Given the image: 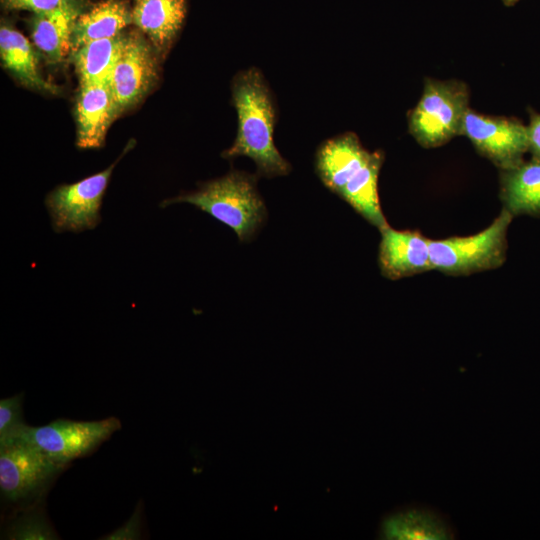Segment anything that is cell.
I'll use <instances>...</instances> for the list:
<instances>
[{
	"instance_id": "1",
	"label": "cell",
	"mask_w": 540,
	"mask_h": 540,
	"mask_svg": "<svg viewBox=\"0 0 540 540\" xmlns=\"http://www.w3.org/2000/svg\"><path fill=\"white\" fill-rule=\"evenodd\" d=\"M232 100L238 116L237 135L222 157H249L256 164L258 177L287 175L291 165L273 141L276 110L272 94L257 68L241 71L234 77Z\"/></svg>"
},
{
	"instance_id": "2",
	"label": "cell",
	"mask_w": 540,
	"mask_h": 540,
	"mask_svg": "<svg viewBox=\"0 0 540 540\" xmlns=\"http://www.w3.org/2000/svg\"><path fill=\"white\" fill-rule=\"evenodd\" d=\"M257 174L233 170L203 183L192 193L164 200L160 206L187 202L230 227L242 242L249 241L265 222V203L257 190Z\"/></svg>"
},
{
	"instance_id": "3",
	"label": "cell",
	"mask_w": 540,
	"mask_h": 540,
	"mask_svg": "<svg viewBox=\"0 0 540 540\" xmlns=\"http://www.w3.org/2000/svg\"><path fill=\"white\" fill-rule=\"evenodd\" d=\"M469 90L458 80L426 78L421 98L408 113V129L424 148H435L460 135L469 109Z\"/></svg>"
},
{
	"instance_id": "4",
	"label": "cell",
	"mask_w": 540,
	"mask_h": 540,
	"mask_svg": "<svg viewBox=\"0 0 540 540\" xmlns=\"http://www.w3.org/2000/svg\"><path fill=\"white\" fill-rule=\"evenodd\" d=\"M512 219L503 208L490 226L475 235L430 239L433 270L460 276L500 267L506 260L507 231Z\"/></svg>"
},
{
	"instance_id": "5",
	"label": "cell",
	"mask_w": 540,
	"mask_h": 540,
	"mask_svg": "<svg viewBox=\"0 0 540 540\" xmlns=\"http://www.w3.org/2000/svg\"><path fill=\"white\" fill-rule=\"evenodd\" d=\"M66 467L21 439L2 444L1 498L16 509L42 503L52 482Z\"/></svg>"
},
{
	"instance_id": "6",
	"label": "cell",
	"mask_w": 540,
	"mask_h": 540,
	"mask_svg": "<svg viewBox=\"0 0 540 540\" xmlns=\"http://www.w3.org/2000/svg\"><path fill=\"white\" fill-rule=\"evenodd\" d=\"M119 429L121 422L114 416L95 421L59 418L43 426L26 424L16 438L67 466L94 452Z\"/></svg>"
},
{
	"instance_id": "7",
	"label": "cell",
	"mask_w": 540,
	"mask_h": 540,
	"mask_svg": "<svg viewBox=\"0 0 540 540\" xmlns=\"http://www.w3.org/2000/svg\"><path fill=\"white\" fill-rule=\"evenodd\" d=\"M121 156L105 170L72 184L59 185L46 196L45 205L55 232H81L99 224L102 200Z\"/></svg>"
},
{
	"instance_id": "8",
	"label": "cell",
	"mask_w": 540,
	"mask_h": 540,
	"mask_svg": "<svg viewBox=\"0 0 540 540\" xmlns=\"http://www.w3.org/2000/svg\"><path fill=\"white\" fill-rule=\"evenodd\" d=\"M460 135L500 170L520 164L528 152L527 126L513 117L485 115L469 108Z\"/></svg>"
},
{
	"instance_id": "9",
	"label": "cell",
	"mask_w": 540,
	"mask_h": 540,
	"mask_svg": "<svg viewBox=\"0 0 540 540\" xmlns=\"http://www.w3.org/2000/svg\"><path fill=\"white\" fill-rule=\"evenodd\" d=\"M158 68L153 48L137 32L126 34L109 85L119 114L137 104L154 85Z\"/></svg>"
},
{
	"instance_id": "10",
	"label": "cell",
	"mask_w": 540,
	"mask_h": 540,
	"mask_svg": "<svg viewBox=\"0 0 540 540\" xmlns=\"http://www.w3.org/2000/svg\"><path fill=\"white\" fill-rule=\"evenodd\" d=\"M378 264L381 274L391 280L433 270L429 240L413 231H400L389 225L380 230Z\"/></svg>"
},
{
	"instance_id": "11",
	"label": "cell",
	"mask_w": 540,
	"mask_h": 540,
	"mask_svg": "<svg viewBox=\"0 0 540 540\" xmlns=\"http://www.w3.org/2000/svg\"><path fill=\"white\" fill-rule=\"evenodd\" d=\"M119 115L109 82L80 86L76 101L77 147H102L108 128Z\"/></svg>"
},
{
	"instance_id": "12",
	"label": "cell",
	"mask_w": 540,
	"mask_h": 540,
	"mask_svg": "<svg viewBox=\"0 0 540 540\" xmlns=\"http://www.w3.org/2000/svg\"><path fill=\"white\" fill-rule=\"evenodd\" d=\"M371 155L372 152L362 146L355 133L347 132L319 146L315 156V170L324 186L338 195Z\"/></svg>"
},
{
	"instance_id": "13",
	"label": "cell",
	"mask_w": 540,
	"mask_h": 540,
	"mask_svg": "<svg viewBox=\"0 0 540 540\" xmlns=\"http://www.w3.org/2000/svg\"><path fill=\"white\" fill-rule=\"evenodd\" d=\"M86 1L53 11L33 14L30 26L34 45L51 63L62 62L72 52V33Z\"/></svg>"
},
{
	"instance_id": "14",
	"label": "cell",
	"mask_w": 540,
	"mask_h": 540,
	"mask_svg": "<svg viewBox=\"0 0 540 540\" xmlns=\"http://www.w3.org/2000/svg\"><path fill=\"white\" fill-rule=\"evenodd\" d=\"M187 0H134L132 23L164 54L182 28Z\"/></svg>"
},
{
	"instance_id": "15",
	"label": "cell",
	"mask_w": 540,
	"mask_h": 540,
	"mask_svg": "<svg viewBox=\"0 0 540 540\" xmlns=\"http://www.w3.org/2000/svg\"><path fill=\"white\" fill-rule=\"evenodd\" d=\"M0 58L2 66L22 85L43 93H59L57 86L42 77L28 39L4 20L0 26Z\"/></svg>"
},
{
	"instance_id": "16",
	"label": "cell",
	"mask_w": 540,
	"mask_h": 540,
	"mask_svg": "<svg viewBox=\"0 0 540 540\" xmlns=\"http://www.w3.org/2000/svg\"><path fill=\"white\" fill-rule=\"evenodd\" d=\"M500 198L513 217H540V159L528 161L500 173Z\"/></svg>"
},
{
	"instance_id": "17",
	"label": "cell",
	"mask_w": 540,
	"mask_h": 540,
	"mask_svg": "<svg viewBox=\"0 0 540 540\" xmlns=\"http://www.w3.org/2000/svg\"><path fill=\"white\" fill-rule=\"evenodd\" d=\"M384 161L382 151H374L367 163L346 183L338 196L367 222L382 230L388 223L380 207L378 176Z\"/></svg>"
},
{
	"instance_id": "18",
	"label": "cell",
	"mask_w": 540,
	"mask_h": 540,
	"mask_svg": "<svg viewBox=\"0 0 540 540\" xmlns=\"http://www.w3.org/2000/svg\"><path fill=\"white\" fill-rule=\"evenodd\" d=\"M131 23V9L125 1L98 2L77 18L72 33V51L94 40L115 37Z\"/></svg>"
},
{
	"instance_id": "19",
	"label": "cell",
	"mask_w": 540,
	"mask_h": 540,
	"mask_svg": "<svg viewBox=\"0 0 540 540\" xmlns=\"http://www.w3.org/2000/svg\"><path fill=\"white\" fill-rule=\"evenodd\" d=\"M126 34L94 40L71 52L80 86L109 82L121 54Z\"/></svg>"
},
{
	"instance_id": "20",
	"label": "cell",
	"mask_w": 540,
	"mask_h": 540,
	"mask_svg": "<svg viewBox=\"0 0 540 540\" xmlns=\"http://www.w3.org/2000/svg\"><path fill=\"white\" fill-rule=\"evenodd\" d=\"M382 536L385 539L400 540H446L452 539L453 533L437 514L423 509H410L385 519Z\"/></svg>"
},
{
	"instance_id": "21",
	"label": "cell",
	"mask_w": 540,
	"mask_h": 540,
	"mask_svg": "<svg viewBox=\"0 0 540 540\" xmlns=\"http://www.w3.org/2000/svg\"><path fill=\"white\" fill-rule=\"evenodd\" d=\"M42 503L15 511L2 532V539L57 540L59 535L48 520Z\"/></svg>"
},
{
	"instance_id": "22",
	"label": "cell",
	"mask_w": 540,
	"mask_h": 540,
	"mask_svg": "<svg viewBox=\"0 0 540 540\" xmlns=\"http://www.w3.org/2000/svg\"><path fill=\"white\" fill-rule=\"evenodd\" d=\"M23 396L19 393L0 400V445L16 438L26 425L23 421Z\"/></svg>"
},
{
	"instance_id": "23",
	"label": "cell",
	"mask_w": 540,
	"mask_h": 540,
	"mask_svg": "<svg viewBox=\"0 0 540 540\" xmlns=\"http://www.w3.org/2000/svg\"><path fill=\"white\" fill-rule=\"evenodd\" d=\"M86 0H0L5 10H26L33 14L56 10L69 4Z\"/></svg>"
},
{
	"instance_id": "24",
	"label": "cell",
	"mask_w": 540,
	"mask_h": 540,
	"mask_svg": "<svg viewBox=\"0 0 540 540\" xmlns=\"http://www.w3.org/2000/svg\"><path fill=\"white\" fill-rule=\"evenodd\" d=\"M142 503L137 504L133 514L130 518L120 527L113 530L109 534L101 537L102 540H136L140 539L141 524H142Z\"/></svg>"
},
{
	"instance_id": "25",
	"label": "cell",
	"mask_w": 540,
	"mask_h": 540,
	"mask_svg": "<svg viewBox=\"0 0 540 540\" xmlns=\"http://www.w3.org/2000/svg\"><path fill=\"white\" fill-rule=\"evenodd\" d=\"M528 130V152L533 158L540 159V114L530 111Z\"/></svg>"
},
{
	"instance_id": "26",
	"label": "cell",
	"mask_w": 540,
	"mask_h": 540,
	"mask_svg": "<svg viewBox=\"0 0 540 540\" xmlns=\"http://www.w3.org/2000/svg\"><path fill=\"white\" fill-rule=\"evenodd\" d=\"M501 1L505 6L511 7V6L515 5L520 0H501Z\"/></svg>"
}]
</instances>
